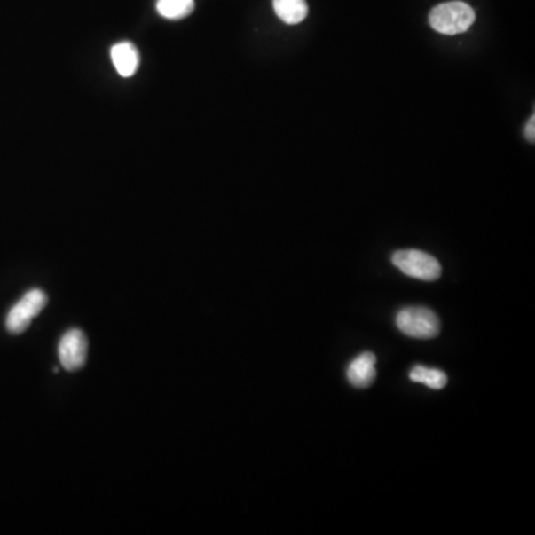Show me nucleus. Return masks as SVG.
I'll return each instance as SVG.
<instances>
[{
  "label": "nucleus",
  "mask_w": 535,
  "mask_h": 535,
  "mask_svg": "<svg viewBox=\"0 0 535 535\" xmlns=\"http://www.w3.org/2000/svg\"><path fill=\"white\" fill-rule=\"evenodd\" d=\"M475 20L473 8L458 0L440 4L435 10H431L429 17L431 28H435L436 32L448 36L467 32L471 28V24L475 23Z\"/></svg>",
  "instance_id": "obj_1"
},
{
  "label": "nucleus",
  "mask_w": 535,
  "mask_h": 535,
  "mask_svg": "<svg viewBox=\"0 0 535 535\" xmlns=\"http://www.w3.org/2000/svg\"><path fill=\"white\" fill-rule=\"evenodd\" d=\"M525 138L528 142H535V114L531 116L530 121L525 125Z\"/></svg>",
  "instance_id": "obj_11"
},
{
  "label": "nucleus",
  "mask_w": 535,
  "mask_h": 535,
  "mask_svg": "<svg viewBox=\"0 0 535 535\" xmlns=\"http://www.w3.org/2000/svg\"><path fill=\"white\" fill-rule=\"evenodd\" d=\"M409 380L420 384H426L431 389H442L448 384V375L439 369H430V367L416 365L409 372Z\"/></svg>",
  "instance_id": "obj_9"
},
{
  "label": "nucleus",
  "mask_w": 535,
  "mask_h": 535,
  "mask_svg": "<svg viewBox=\"0 0 535 535\" xmlns=\"http://www.w3.org/2000/svg\"><path fill=\"white\" fill-rule=\"evenodd\" d=\"M376 356L365 351L352 360L347 367V380L356 389H367L376 380Z\"/></svg>",
  "instance_id": "obj_6"
},
{
  "label": "nucleus",
  "mask_w": 535,
  "mask_h": 535,
  "mask_svg": "<svg viewBox=\"0 0 535 535\" xmlns=\"http://www.w3.org/2000/svg\"><path fill=\"white\" fill-rule=\"evenodd\" d=\"M48 303L46 293L41 288H33L26 293L14 307L11 308L8 316H6V329L10 334H23L28 330L33 319L45 308Z\"/></svg>",
  "instance_id": "obj_4"
},
{
  "label": "nucleus",
  "mask_w": 535,
  "mask_h": 535,
  "mask_svg": "<svg viewBox=\"0 0 535 535\" xmlns=\"http://www.w3.org/2000/svg\"><path fill=\"white\" fill-rule=\"evenodd\" d=\"M110 57L114 61V69L122 78H130L138 72L140 55L138 48L131 42H121L112 46Z\"/></svg>",
  "instance_id": "obj_7"
},
{
  "label": "nucleus",
  "mask_w": 535,
  "mask_h": 535,
  "mask_svg": "<svg viewBox=\"0 0 535 535\" xmlns=\"http://www.w3.org/2000/svg\"><path fill=\"white\" fill-rule=\"evenodd\" d=\"M195 8L193 0H158L156 2V11L160 12L161 17L167 20L186 19Z\"/></svg>",
  "instance_id": "obj_10"
},
{
  "label": "nucleus",
  "mask_w": 535,
  "mask_h": 535,
  "mask_svg": "<svg viewBox=\"0 0 535 535\" xmlns=\"http://www.w3.org/2000/svg\"><path fill=\"white\" fill-rule=\"evenodd\" d=\"M398 330L415 339H433L440 334V320L435 311L426 307H406L396 316Z\"/></svg>",
  "instance_id": "obj_2"
},
{
  "label": "nucleus",
  "mask_w": 535,
  "mask_h": 535,
  "mask_svg": "<svg viewBox=\"0 0 535 535\" xmlns=\"http://www.w3.org/2000/svg\"><path fill=\"white\" fill-rule=\"evenodd\" d=\"M88 342L83 330L70 329L59 341V362L66 371H79L87 362Z\"/></svg>",
  "instance_id": "obj_5"
},
{
  "label": "nucleus",
  "mask_w": 535,
  "mask_h": 535,
  "mask_svg": "<svg viewBox=\"0 0 535 535\" xmlns=\"http://www.w3.org/2000/svg\"><path fill=\"white\" fill-rule=\"evenodd\" d=\"M393 265L403 274L422 281H436L442 275V266L435 256L421 250H398L391 257Z\"/></svg>",
  "instance_id": "obj_3"
},
{
  "label": "nucleus",
  "mask_w": 535,
  "mask_h": 535,
  "mask_svg": "<svg viewBox=\"0 0 535 535\" xmlns=\"http://www.w3.org/2000/svg\"><path fill=\"white\" fill-rule=\"evenodd\" d=\"M275 14L286 24L303 23L307 19L308 5L305 0H272Z\"/></svg>",
  "instance_id": "obj_8"
}]
</instances>
